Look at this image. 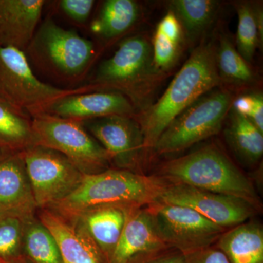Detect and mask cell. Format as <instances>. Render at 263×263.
<instances>
[{
  "label": "cell",
  "instance_id": "obj_1",
  "mask_svg": "<svg viewBox=\"0 0 263 263\" xmlns=\"http://www.w3.org/2000/svg\"><path fill=\"white\" fill-rule=\"evenodd\" d=\"M212 42L197 46L158 101L147 108L138 121L145 149L153 148L157 140L179 114L220 84Z\"/></svg>",
  "mask_w": 263,
  "mask_h": 263
},
{
  "label": "cell",
  "instance_id": "obj_2",
  "mask_svg": "<svg viewBox=\"0 0 263 263\" xmlns=\"http://www.w3.org/2000/svg\"><path fill=\"white\" fill-rule=\"evenodd\" d=\"M165 183L161 178L108 168L84 175L72 193L47 209L67 219H74L86 211L104 205L147 206L157 201Z\"/></svg>",
  "mask_w": 263,
  "mask_h": 263
},
{
  "label": "cell",
  "instance_id": "obj_3",
  "mask_svg": "<svg viewBox=\"0 0 263 263\" xmlns=\"http://www.w3.org/2000/svg\"><path fill=\"white\" fill-rule=\"evenodd\" d=\"M161 177L180 183L236 197L256 209L260 201L253 183L215 145H209L161 166Z\"/></svg>",
  "mask_w": 263,
  "mask_h": 263
},
{
  "label": "cell",
  "instance_id": "obj_4",
  "mask_svg": "<svg viewBox=\"0 0 263 263\" xmlns=\"http://www.w3.org/2000/svg\"><path fill=\"white\" fill-rule=\"evenodd\" d=\"M24 53L29 63L45 75L73 85L84 80L96 60L98 49L92 41L48 17L40 24Z\"/></svg>",
  "mask_w": 263,
  "mask_h": 263
},
{
  "label": "cell",
  "instance_id": "obj_5",
  "mask_svg": "<svg viewBox=\"0 0 263 263\" xmlns=\"http://www.w3.org/2000/svg\"><path fill=\"white\" fill-rule=\"evenodd\" d=\"M97 90L89 84L64 89L43 82L24 51L0 46V100L30 117L43 113L58 99Z\"/></svg>",
  "mask_w": 263,
  "mask_h": 263
},
{
  "label": "cell",
  "instance_id": "obj_6",
  "mask_svg": "<svg viewBox=\"0 0 263 263\" xmlns=\"http://www.w3.org/2000/svg\"><path fill=\"white\" fill-rule=\"evenodd\" d=\"M31 119L34 146L60 152L85 175L108 169V154L82 122L48 113L34 114Z\"/></svg>",
  "mask_w": 263,
  "mask_h": 263
},
{
  "label": "cell",
  "instance_id": "obj_7",
  "mask_svg": "<svg viewBox=\"0 0 263 263\" xmlns=\"http://www.w3.org/2000/svg\"><path fill=\"white\" fill-rule=\"evenodd\" d=\"M233 102L226 90L203 95L170 124L153 149L159 155L175 153L215 136L221 130Z\"/></svg>",
  "mask_w": 263,
  "mask_h": 263
},
{
  "label": "cell",
  "instance_id": "obj_8",
  "mask_svg": "<svg viewBox=\"0 0 263 263\" xmlns=\"http://www.w3.org/2000/svg\"><path fill=\"white\" fill-rule=\"evenodd\" d=\"M155 71L148 40L132 36L119 43L113 56L99 65L89 84L98 90L119 91L134 102Z\"/></svg>",
  "mask_w": 263,
  "mask_h": 263
},
{
  "label": "cell",
  "instance_id": "obj_9",
  "mask_svg": "<svg viewBox=\"0 0 263 263\" xmlns=\"http://www.w3.org/2000/svg\"><path fill=\"white\" fill-rule=\"evenodd\" d=\"M147 208L166 247L183 255L212 247L226 231L190 208L160 201Z\"/></svg>",
  "mask_w": 263,
  "mask_h": 263
},
{
  "label": "cell",
  "instance_id": "obj_10",
  "mask_svg": "<svg viewBox=\"0 0 263 263\" xmlns=\"http://www.w3.org/2000/svg\"><path fill=\"white\" fill-rule=\"evenodd\" d=\"M22 154L38 210L68 196L84 179L85 174L57 151L32 146Z\"/></svg>",
  "mask_w": 263,
  "mask_h": 263
},
{
  "label": "cell",
  "instance_id": "obj_11",
  "mask_svg": "<svg viewBox=\"0 0 263 263\" xmlns=\"http://www.w3.org/2000/svg\"><path fill=\"white\" fill-rule=\"evenodd\" d=\"M157 201L190 208L226 229L245 222L257 209L239 198L180 183H165Z\"/></svg>",
  "mask_w": 263,
  "mask_h": 263
},
{
  "label": "cell",
  "instance_id": "obj_12",
  "mask_svg": "<svg viewBox=\"0 0 263 263\" xmlns=\"http://www.w3.org/2000/svg\"><path fill=\"white\" fill-rule=\"evenodd\" d=\"M117 169L133 171L145 149L139 123L133 117L111 116L82 122Z\"/></svg>",
  "mask_w": 263,
  "mask_h": 263
},
{
  "label": "cell",
  "instance_id": "obj_13",
  "mask_svg": "<svg viewBox=\"0 0 263 263\" xmlns=\"http://www.w3.org/2000/svg\"><path fill=\"white\" fill-rule=\"evenodd\" d=\"M43 113L84 122L111 116L134 117L136 110L133 102L122 93L114 90H98L58 99Z\"/></svg>",
  "mask_w": 263,
  "mask_h": 263
},
{
  "label": "cell",
  "instance_id": "obj_14",
  "mask_svg": "<svg viewBox=\"0 0 263 263\" xmlns=\"http://www.w3.org/2000/svg\"><path fill=\"white\" fill-rule=\"evenodd\" d=\"M38 209L22 152L0 160V219L26 221L37 216Z\"/></svg>",
  "mask_w": 263,
  "mask_h": 263
},
{
  "label": "cell",
  "instance_id": "obj_15",
  "mask_svg": "<svg viewBox=\"0 0 263 263\" xmlns=\"http://www.w3.org/2000/svg\"><path fill=\"white\" fill-rule=\"evenodd\" d=\"M37 216L56 240L63 263H106L95 242L75 219L49 209L38 210Z\"/></svg>",
  "mask_w": 263,
  "mask_h": 263
},
{
  "label": "cell",
  "instance_id": "obj_16",
  "mask_svg": "<svg viewBox=\"0 0 263 263\" xmlns=\"http://www.w3.org/2000/svg\"><path fill=\"white\" fill-rule=\"evenodd\" d=\"M44 0H0V46L25 51L39 26Z\"/></svg>",
  "mask_w": 263,
  "mask_h": 263
},
{
  "label": "cell",
  "instance_id": "obj_17",
  "mask_svg": "<svg viewBox=\"0 0 263 263\" xmlns=\"http://www.w3.org/2000/svg\"><path fill=\"white\" fill-rule=\"evenodd\" d=\"M165 249L168 248L157 233L148 208L135 207L128 215L109 263H128L140 256Z\"/></svg>",
  "mask_w": 263,
  "mask_h": 263
},
{
  "label": "cell",
  "instance_id": "obj_18",
  "mask_svg": "<svg viewBox=\"0 0 263 263\" xmlns=\"http://www.w3.org/2000/svg\"><path fill=\"white\" fill-rule=\"evenodd\" d=\"M133 206L104 205L90 209L74 219L81 224L110 262Z\"/></svg>",
  "mask_w": 263,
  "mask_h": 263
},
{
  "label": "cell",
  "instance_id": "obj_19",
  "mask_svg": "<svg viewBox=\"0 0 263 263\" xmlns=\"http://www.w3.org/2000/svg\"><path fill=\"white\" fill-rule=\"evenodd\" d=\"M216 243L230 263H263V230L259 223L233 227Z\"/></svg>",
  "mask_w": 263,
  "mask_h": 263
},
{
  "label": "cell",
  "instance_id": "obj_20",
  "mask_svg": "<svg viewBox=\"0 0 263 263\" xmlns=\"http://www.w3.org/2000/svg\"><path fill=\"white\" fill-rule=\"evenodd\" d=\"M140 8L133 0H107L90 24V31L97 37L110 41L125 34L139 18Z\"/></svg>",
  "mask_w": 263,
  "mask_h": 263
},
{
  "label": "cell",
  "instance_id": "obj_21",
  "mask_svg": "<svg viewBox=\"0 0 263 263\" xmlns=\"http://www.w3.org/2000/svg\"><path fill=\"white\" fill-rule=\"evenodd\" d=\"M0 145L12 152H21L34 146L32 119L0 100Z\"/></svg>",
  "mask_w": 263,
  "mask_h": 263
},
{
  "label": "cell",
  "instance_id": "obj_22",
  "mask_svg": "<svg viewBox=\"0 0 263 263\" xmlns=\"http://www.w3.org/2000/svg\"><path fill=\"white\" fill-rule=\"evenodd\" d=\"M24 245L32 263H63L56 240L37 216L24 221Z\"/></svg>",
  "mask_w": 263,
  "mask_h": 263
},
{
  "label": "cell",
  "instance_id": "obj_23",
  "mask_svg": "<svg viewBox=\"0 0 263 263\" xmlns=\"http://www.w3.org/2000/svg\"><path fill=\"white\" fill-rule=\"evenodd\" d=\"M227 138L235 152L249 162H257L263 155V133L248 118L233 111Z\"/></svg>",
  "mask_w": 263,
  "mask_h": 263
},
{
  "label": "cell",
  "instance_id": "obj_24",
  "mask_svg": "<svg viewBox=\"0 0 263 263\" xmlns=\"http://www.w3.org/2000/svg\"><path fill=\"white\" fill-rule=\"evenodd\" d=\"M171 6L188 37L193 39L212 23L218 3L212 0H174Z\"/></svg>",
  "mask_w": 263,
  "mask_h": 263
},
{
  "label": "cell",
  "instance_id": "obj_25",
  "mask_svg": "<svg viewBox=\"0 0 263 263\" xmlns=\"http://www.w3.org/2000/svg\"><path fill=\"white\" fill-rule=\"evenodd\" d=\"M216 62L220 79L231 84L245 85L254 81L249 62L237 51L229 38L222 36L216 46Z\"/></svg>",
  "mask_w": 263,
  "mask_h": 263
},
{
  "label": "cell",
  "instance_id": "obj_26",
  "mask_svg": "<svg viewBox=\"0 0 263 263\" xmlns=\"http://www.w3.org/2000/svg\"><path fill=\"white\" fill-rule=\"evenodd\" d=\"M238 29L236 43L238 51L246 61L253 60L259 37H262V15L247 3H240L237 6Z\"/></svg>",
  "mask_w": 263,
  "mask_h": 263
},
{
  "label": "cell",
  "instance_id": "obj_27",
  "mask_svg": "<svg viewBox=\"0 0 263 263\" xmlns=\"http://www.w3.org/2000/svg\"><path fill=\"white\" fill-rule=\"evenodd\" d=\"M26 258L24 221L15 218L0 219V263H18Z\"/></svg>",
  "mask_w": 263,
  "mask_h": 263
},
{
  "label": "cell",
  "instance_id": "obj_28",
  "mask_svg": "<svg viewBox=\"0 0 263 263\" xmlns=\"http://www.w3.org/2000/svg\"><path fill=\"white\" fill-rule=\"evenodd\" d=\"M180 45L155 32L152 43V57L155 70H164L173 65L179 54Z\"/></svg>",
  "mask_w": 263,
  "mask_h": 263
},
{
  "label": "cell",
  "instance_id": "obj_29",
  "mask_svg": "<svg viewBox=\"0 0 263 263\" xmlns=\"http://www.w3.org/2000/svg\"><path fill=\"white\" fill-rule=\"evenodd\" d=\"M57 6L65 16L79 24L87 22L94 8V0H60Z\"/></svg>",
  "mask_w": 263,
  "mask_h": 263
},
{
  "label": "cell",
  "instance_id": "obj_30",
  "mask_svg": "<svg viewBox=\"0 0 263 263\" xmlns=\"http://www.w3.org/2000/svg\"><path fill=\"white\" fill-rule=\"evenodd\" d=\"M156 32L161 33L177 44H181L182 40V27L176 14L170 10L157 25Z\"/></svg>",
  "mask_w": 263,
  "mask_h": 263
},
{
  "label": "cell",
  "instance_id": "obj_31",
  "mask_svg": "<svg viewBox=\"0 0 263 263\" xmlns=\"http://www.w3.org/2000/svg\"><path fill=\"white\" fill-rule=\"evenodd\" d=\"M183 263H230L219 249L213 247L184 254Z\"/></svg>",
  "mask_w": 263,
  "mask_h": 263
},
{
  "label": "cell",
  "instance_id": "obj_32",
  "mask_svg": "<svg viewBox=\"0 0 263 263\" xmlns=\"http://www.w3.org/2000/svg\"><path fill=\"white\" fill-rule=\"evenodd\" d=\"M184 255L174 249H165L156 253L145 254L128 263H183Z\"/></svg>",
  "mask_w": 263,
  "mask_h": 263
},
{
  "label": "cell",
  "instance_id": "obj_33",
  "mask_svg": "<svg viewBox=\"0 0 263 263\" xmlns=\"http://www.w3.org/2000/svg\"><path fill=\"white\" fill-rule=\"evenodd\" d=\"M263 133V98L261 94L253 95V105L247 117Z\"/></svg>",
  "mask_w": 263,
  "mask_h": 263
},
{
  "label": "cell",
  "instance_id": "obj_34",
  "mask_svg": "<svg viewBox=\"0 0 263 263\" xmlns=\"http://www.w3.org/2000/svg\"><path fill=\"white\" fill-rule=\"evenodd\" d=\"M232 105L236 113L248 117L253 105V95L240 96L233 102Z\"/></svg>",
  "mask_w": 263,
  "mask_h": 263
},
{
  "label": "cell",
  "instance_id": "obj_35",
  "mask_svg": "<svg viewBox=\"0 0 263 263\" xmlns=\"http://www.w3.org/2000/svg\"><path fill=\"white\" fill-rule=\"evenodd\" d=\"M12 153H15V152H10L8 148H5V147L2 146L0 145V160H3L5 157Z\"/></svg>",
  "mask_w": 263,
  "mask_h": 263
},
{
  "label": "cell",
  "instance_id": "obj_36",
  "mask_svg": "<svg viewBox=\"0 0 263 263\" xmlns=\"http://www.w3.org/2000/svg\"><path fill=\"white\" fill-rule=\"evenodd\" d=\"M18 263H32V262H31L30 261H29L28 259L26 258V259H24V260L21 261V262H19Z\"/></svg>",
  "mask_w": 263,
  "mask_h": 263
}]
</instances>
